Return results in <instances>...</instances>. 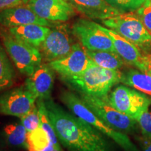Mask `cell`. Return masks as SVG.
<instances>
[{"label": "cell", "instance_id": "2e32d148", "mask_svg": "<svg viewBox=\"0 0 151 151\" xmlns=\"http://www.w3.org/2000/svg\"><path fill=\"white\" fill-rule=\"evenodd\" d=\"M80 14L90 19H105L120 14L105 0H66Z\"/></svg>", "mask_w": 151, "mask_h": 151}, {"label": "cell", "instance_id": "44dd1931", "mask_svg": "<svg viewBox=\"0 0 151 151\" xmlns=\"http://www.w3.org/2000/svg\"><path fill=\"white\" fill-rule=\"evenodd\" d=\"M16 79V72L14 65L0 41V92L12 87Z\"/></svg>", "mask_w": 151, "mask_h": 151}, {"label": "cell", "instance_id": "30bf717a", "mask_svg": "<svg viewBox=\"0 0 151 151\" xmlns=\"http://www.w3.org/2000/svg\"><path fill=\"white\" fill-rule=\"evenodd\" d=\"M37 100L24 86L8 90L0 95V113L20 118L33 108Z\"/></svg>", "mask_w": 151, "mask_h": 151}, {"label": "cell", "instance_id": "83f0119b", "mask_svg": "<svg viewBox=\"0 0 151 151\" xmlns=\"http://www.w3.org/2000/svg\"><path fill=\"white\" fill-rule=\"evenodd\" d=\"M21 5H24L22 0H0V11Z\"/></svg>", "mask_w": 151, "mask_h": 151}, {"label": "cell", "instance_id": "6da1fadb", "mask_svg": "<svg viewBox=\"0 0 151 151\" xmlns=\"http://www.w3.org/2000/svg\"><path fill=\"white\" fill-rule=\"evenodd\" d=\"M47 111L60 143L69 151H113L101 132L72 115L51 98L44 100Z\"/></svg>", "mask_w": 151, "mask_h": 151}, {"label": "cell", "instance_id": "1f68e13d", "mask_svg": "<svg viewBox=\"0 0 151 151\" xmlns=\"http://www.w3.org/2000/svg\"><path fill=\"white\" fill-rule=\"evenodd\" d=\"M29 1H30V0H22V1H23L24 4H27Z\"/></svg>", "mask_w": 151, "mask_h": 151}, {"label": "cell", "instance_id": "5bb4252c", "mask_svg": "<svg viewBox=\"0 0 151 151\" xmlns=\"http://www.w3.org/2000/svg\"><path fill=\"white\" fill-rule=\"evenodd\" d=\"M55 81V71L48 64L41 63L34 73L26 78L24 86L37 99L51 98Z\"/></svg>", "mask_w": 151, "mask_h": 151}, {"label": "cell", "instance_id": "9c48e42d", "mask_svg": "<svg viewBox=\"0 0 151 151\" xmlns=\"http://www.w3.org/2000/svg\"><path fill=\"white\" fill-rule=\"evenodd\" d=\"M71 31L86 49L116 52L111 38L96 22L87 19H78L73 24Z\"/></svg>", "mask_w": 151, "mask_h": 151}, {"label": "cell", "instance_id": "277c9868", "mask_svg": "<svg viewBox=\"0 0 151 151\" xmlns=\"http://www.w3.org/2000/svg\"><path fill=\"white\" fill-rule=\"evenodd\" d=\"M0 40L15 67L22 75L29 76L42 63L39 48L17 39L8 28L0 25Z\"/></svg>", "mask_w": 151, "mask_h": 151}, {"label": "cell", "instance_id": "9a60e30c", "mask_svg": "<svg viewBox=\"0 0 151 151\" xmlns=\"http://www.w3.org/2000/svg\"><path fill=\"white\" fill-rule=\"evenodd\" d=\"M55 23L41 18L31 9L23 5L0 11V25L8 29L28 24H37L51 27Z\"/></svg>", "mask_w": 151, "mask_h": 151}, {"label": "cell", "instance_id": "603a6c76", "mask_svg": "<svg viewBox=\"0 0 151 151\" xmlns=\"http://www.w3.org/2000/svg\"><path fill=\"white\" fill-rule=\"evenodd\" d=\"M37 106L39 109V117H40V127L48 133V136L53 143L55 148H61L60 141L58 140L53 126H52V122L48 116L44 100L37 99Z\"/></svg>", "mask_w": 151, "mask_h": 151}, {"label": "cell", "instance_id": "4dcf8cb0", "mask_svg": "<svg viewBox=\"0 0 151 151\" xmlns=\"http://www.w3.org/2000/svg\"><path fill=\"white\" fill-rule=\"evenodd\" d=\"M3 141H4L1 140V138H0V148H1V146H2V144H3Z\"/></svg>", "mask_w": 151, "mask_h": 151}, {"label": "cell", "instance_id": "7a4b0ae2", "mask_svg": "<svg viewBox=\"0 0 151 151\" xmlns=\"http://www.w3.org/2000/svg\"><path fill=\"white\" fill-rule=\"evenodd\" d=\"M121 71L103 68L91 60L83 73L71 77H60V79L78 94L106 97L113 87L121 83Z\"/></svg>", "mask_w": 151, "mask_h": 151}, {"label": "cell", "instance_id": "5b68a950", "mask_svg": "<svg viewBox=\"0 0 151 151\" xmlns=\"http://www.w3.org/2000/svg\"><path fill=\"white\" fill-rule=\"evenodd\" d=\"M101 21L106 27L131 41L142 51L151 48V34L136 12L122 13Z\"/></svg>", "mask_w": 151, "mask_h": 151}, {"label": "cell", "instance_id": "4316f807", "mask_svg": "<svg viewBox=\"0 0 151 151\" xmlns=\"http://www.w3.org/2000/svg\"><path fill=\"white\" fill-rule=\"evenodd\" d=\"M137 122L143 137L151 139V110L148 109L138 118Z\"/></svg>", "mask_w": 151, "mask_h": 151}, {"label": "cell", "instance_id": "484cf974", "mask_svg": "<svg viewBox=\"0 0 151 151\" xmlns=\"http://www.w3.org/2000/svg\"><path fill=\"white\" fill-rule=\"evenodd\" d=\"M136 13L145 27L151 34V0H145L143 4L136 11Z\"/></svg>", "mask_w": 151, "mask_h": 151}, {"label": "cell", "instance_id": "ac0fdd59", "mask_svg": "<svg viewBox=\"0 0 151 151\" xmlns=\"http://www.w3.org/2000/svg\"><path fill=\"white\" fill-rule=\"evenodd\" d=\"M121 83L151 97V72L131 69L122 72Z\"/></svg>", "mask_w": 151, "mask_h": 151}, {"label": "cell", "instance_id": "f546056e", "mask_svg": "<svg viewBox=\"0 0 151 151\" xmlns=\"http://www.w3.org/2000/svg\"><path fill=\"white\" fill-rule=\"evenodd\" d=\"M52 151H65L62 148H55Z\"/></svg>", "mask_w": 151, "mask_h": 151}, {"label": "cell", "instance_id": "f1b7e54d", "mask_svg": "<svg viewBox=\"0 0 151 151\" xmlns=\"http://www.w3.org/2000/svg\"><path fill=\"white\" fill-rule=\"evenodd\" d=\"M137 139L143 151H151V139H148L141 136Z\"/></svg>", "mask_w": 151, "mask_h": 151}, {"label": "cell", "instance_id": "7402d4cb", "mask_svg": "<svg viewBox=\"0 0 151 151\" xmlns=\"http://www.w3.org/2000/svg\"><path fill=\"white\" fill-rule=\"evenodd\" d=\"M54 148L48 133L41 127L27 133L28 151H52Z\"/></svg>", "mask_w": 151, "mask_h": 151}, {"label": "cell", "instance_id": "8992f818", "mask_svg": "<svg viewBox=\"0 0 151 151\" xmlns=\"http://www.w3.org/2000/svg\"><path fill=\"white\" fill-rule=\"evenodd\" d=\"M78 96L92 112L111 127L124 134L132 133L136 130L137 120L113 108L109 101V95L95 97L78 94Z\"/></svg>", "mask_w": 151, "mask_h": 151}, {"label": "cell", "instance_id": "7c38bea8", "mask_svg": "<svg viewBox=\"0 0 151 151\" xmlns=\"http://www.w3.org/2000/svg\"><path fill=\"white\" fill-rule=\"evenodd\" d=\"M41 18L66 22L75 16V9L66 0H30L24 4Z\"/></svg>", "mask_w": 151, "mask_h": 151}, {"label": "cell", "instance_id": "ffe728a7", "mask_svg": "<svg viewBox=\"0 0 151 151\" xmlns=\"http://www.w3.org/2000/svg\"><path fill=\"white\" fill-rule=\"evenodd\" d=\"M85 50L88 58L94 63L106 69L119 70L123 67L126 63L116 52L107 50H90L86 48Z\"/></svg>", "mask_w": 151, "mask_h": 151}, {"label": "cell", "instance_id": "d6986e66", "mask_svg": "<svg viewBox=\"0 0 151 151\" xmlns=\"http://www.w3.org/2000/svg\"><path fill=\"white\" fill-rule=\"evenodd\" d=\"M27 133L21 122L8 124L3 127V140L11 148L27 150Z\"/></svg>", "mask_w": 151, "mask_h": 151}, {"label": "cell", "instance_id": "836d02e7", "mask_svg": "<svg viewBox=\"0 0 151 151\" xmlns=\"http://www.w3.org/2000/svg\"><path fill=\"white\" fill-rule=\"evenodd\" d=\"M0 151H4L2 149H1V148H0Z\"/></svg>", "mask_w": 151, "mask_h": 151}, {"label": "cell", "instance_id": "d4e9b609", "mask_svg": "<svg viewBox=\"0 0 151 151\" xmlns=\"http://www.w3.org/2000/svg\"><path fill=\"white\" fill-rule=\"evenodd\" d=\"M20 122L28 132L40 127V117L37 104L29 112L20 117Z\"/></svg>", "mask_w": 151, "mask_h": 151}, {"label": "cell", "instance_id": "cb8c5ba5", "mask_svg": "<svg viewBox=\"0 0 151 151\" xmlns=\"http://www.w3.org/2000/svg\"><path fill=\"white\" fill-rule=\"evenodd\" d=\"M113 8L120 14L137 11L145 0H105Z\"/></svg>", "mask_w": 151, "mask_h": 151}, {"label": "cell", "instance_id": "d6a6232c", "mask_svg": "<svg viewBox=\"0 0 151 151\" xmlns=\"http://www.w3.org/2000/svg\"><path fill=\"white\" fill-rule=\"evenodd\" d=\"M150 71L151 72V56L150 58Z\"/></svg>", "mask_w": 151, "mask_h": 151}, {"label": "cell", "instance_id": "e0dca14e", "mask_svg": "<svg viewBox=\"0 0 151 151\" xmlns=\"http://www.w3.org/2000/svg\"><path fill=\"white\" fill-rule=\"evenodd\" d=\"M9 30L17 39L39 49L50 32V27L37 24H28L9 28Z\"/></svg>", "mask_w": 151, "mask_h": 151}, {"label": "cell", "instance_id": "3957f363", "mask_svg": "<svg viewBox=\"0 0 151 151\" xmlns=\"http://www.w3.org/2000/svg\"><path fill=\"white\" fill-rule=\"evenodd\" d=\"M60 99L73 115L91 124L102 134L110 138L124 151H139L127 134L118 131L106 123L90 110L78 94L71 90H62Z\"/></svg>", "mask_w": 151, "mask_h": 151}, {"label": "cell", "instance_id": "4fadbf2b", "mask_svg": "<svg viewBox=\"0 0 151 151\" xmlns=\"http://www.w3.org/2000/svg\"><path fill=\"white\" fill-rule=\"evenodd\" d=\"M90 62L85 48L79 43H76L67 56L48 64L60 77H71L83 72Z\"/></svg>", "mask_w": 151, "mask_h": 151}, {"label": "cell", "instance_id": "8fae6325", "mask_svg": "<svg viewBox=\"0 0 151 151\" xmlns=\"http://www.w3.org/2000/svg\"><path fill=\"white\" fill-rule=\"evenodd\" d=\"M99 27L109 36L116 51L128 65L143 72L150 71V58L145 55L136 45L113 30L99 24Z\"/></svg>", "mask_w": 151, "mask_h": 151}, {"label": "cell", "instance_id": "52a82bcc", "mask_svg": "<svg viewBox=\"0 0 151 151\" xmlns=\"http://www.w3.org/2000/svg\"><path fill=\"white\" fill-rule=\"evenodd\" d=\"M109 98L113 108L135 120L151 106V97L125 86H116Z\"/></svg>", "mask_w": 151, "mask_h": 151}, {"label": "cell", "instance_id": "ba28073f", "mask_svg": "<svg viewBox=\"0 0 151 151\" xmlns=\"http://www.w3.org/2000/svg\"><path fill=\"white\" fill-rule=\"evenodd\" d=\"M73 37L68 24L56 22L50 27V32L39 48L43 59L49 63L65 58L76 43Z\"/></svg>", "mask_w": 151, "mask_h": 151}]
</instances>
